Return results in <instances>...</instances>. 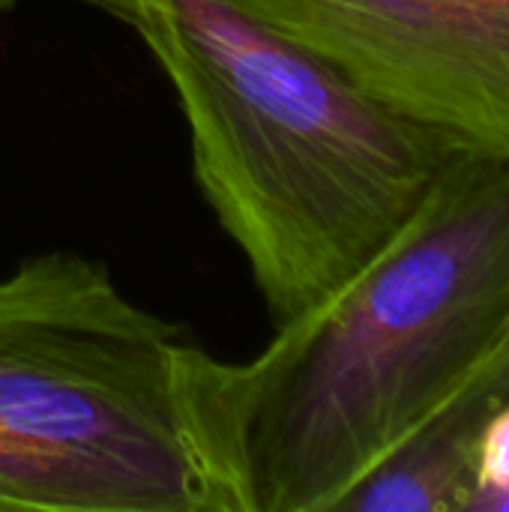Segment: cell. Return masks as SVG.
Masks as SVG:
<instances>
[{
  "instance_id": "5",
  "label": "cell",
  "mask_w": 509,
  "mask_h": 512,
  "mask_svg": "<svg viewBox=\"0 0 509 512\" xmlns=\"http://www.w3.org/2000/svg\"><path fill=\"white\" fill-rule=\"evenodd\" d=\"M509 399V345L387 453L336 512H465L477 450Z\"/></svg>"
},
{
  "instance_id": "4",
  "label": "cell",
  "mask_w": 509,
  "mask_h": 512,
  "mask_svg": "<svg viewBox=\"0 0 509 512\" xmlns=\"http://www.w3.org/2000/svg\"><path fill=\"white\" fill-rule=\"evenodd\" d=\"M459 156L509 159V0H234Z\"/></svg>"
},
{
  "instance_id": "7",
  "label": "cell",
  "mask_w": 509,
  "mask_h": 512,
  "mask_svg": "<svg viewBox=\"0 0 509 512\" xmlns=\"http://www.w3.org/2000/svg\"><path fill=\"white\" fill-rule=\"evenodd\" d=\"M15 6V0H0V12H6V9H12Z\"/></svg>"
},
{
  "instance_id": "3",
  "label": "cell",
  "mask_w": 509,
  "mask_h": 512,
  "mask_svg": "<svg viewBox=\"0 0 509 512\" xmlns=\"http://www.w3.org/2000/svg\"><path fill=\"white\" fill-rule=\"evenodd\" d=\"M234 363L39 252L0 276V512H246Z\"/></svg>"
},
{
  "instance_id": "1",
  "label": "cell",
  "mask_w": 509,
  "mask_h": 512,
  "mask_svg": "<svg viewBox=\"0 0 509 512\" xmlns=\"http://www.w3.org/2000/svg\"><path fill=\"white\" fill-rule=\"evenodd\" d=\"M507 345L509 159L453 156L357 276L234 363L246 512H336Z\"/></svg>"
},
{
  "instance_id": "6",
  "label": "cell",
  "mask_w": 509,
  "mask_h": 512,
  "mask_svg": "<svg viewBox=\"0 0 509 512\" xmlns=\"http://www.w3.org/2000/svg\"><path fill=\"white\" fill-rule=\"evenodd\" d=\"M465 512H509V399L483 432Z\"/></svg>"
},
{
  "instance_id": "2",
  "label": "cell",
  "mask_w": 509,
  "mask_h": 512,
  "mask_svg": "<svg viewBox=\"0 0 509 512\" xmlns=\"http://www.w3.org/2000/svg\"><path fill=\"white\" fill-rule=\"evenodd\" d=\"M177 90L198 189L276 327L333 297L459 156L234 0H90Z\"/></svg>"
}]
</instances>
